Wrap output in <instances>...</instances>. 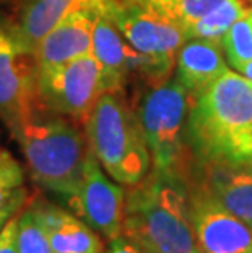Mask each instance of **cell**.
<instances>
[{
  "label": "cell",
  "mask_w": 252,
  "mask_h": 253,
  "mask_svg": "<svg viewBox=\"0 0 252 253\" xmlns=\"http://www.w3.org/2000/svg\"><path fill=\"white\" fill-rule=\"evenodd\" d=\"M189 173L151 170L125 195L121 235L144 253H194Z\"/></svg>",
  "instance_id": "6da1fadb"
},
{
  "label": "cell",
  "mask_w": 252,
  "mask_h": 253,
  "mask_svg": "<svg viewBox=\"0 0 252 253\" xmlns=\"http://www.w3.org/2000/svg\"><path fill=\"white\" fill-rule=\"evenodd\" d=\"M194 160L243 159L252 145V82L228 69L190 101L185 126Z\"/></svg>",
  "instance_id": "7a4b0ae2"
},
{
  "label": "cell",
  "mask_w": 252,
  "mask_h": 253,
  "mask_svg": "<svg viewBox=\"0 0 252 253\" xmlns=\"http://www.w3.org/2000/svg\"><path fill=\"white\" fill-rule=\"evenodd\" d=\"M12 134L25 155L30 175L40 186L66 199L79 185L90 152L79 129L41 106L13 125Z\"/></svg>",
  "instance_id": "3957f363"
},
{
  "label": "cell",
  "mask_w": 252,
  "mask_h": 253,
  "mask_svg": "<svg viewBox=\"0 0 252 253\" xmlns=\"http://www.w3.org/2000/svg\"><path fill=\"white\" fill-rule=\"evenodd\" d=\"M84 126L90 150L115 181L131 186L149 173L152 162L141 123L121 93H101Z\"/></svg>",
  "instance_id": "277c9868"
},
{
  "label": "cell",
  "mask_w": 252,
  "mask_h": 253,
  "mask_svg": "<svg viewBox=\"0 0 252 253\" xmlns=\"http://www.w3.org/2000/svg\"><path fill=\"white\" fill-rule=\"evenodd\" d=\"M146 85L135 110L151 154L152 169L187 175L192 164L185 136L189 93L172 75Z\"/></svg>",
  "instance_id": "5b68a950"
},
{
  "label": "cell",
  "mask_w": 252,
  "mask_h": 253,
  "mask_svg": "<svg viewBox=\"0 0 252 253\" xmlns=\"http://www.w3.org/2000/svg\"><path fill=\"white\" fill-rule=\"evenodd\" d=\"M101 93L103 79L92 52L38 71L40 105L56 115L84 120Z\"/></svg>",
  "instance_id": "8992f818"
},
{
  "label": "cell",
  "mask_w": 252,
  "mask_h": 253,
  "mask_svg": "<svg viewBox=\"0 0 252 253\" xmlns=\"http://www.w3.org/2000/svg\"><path fill=\"white\" fill-rule=\"evenodd\" d=\"M189 206L200 253H252V229L224 208L200 178L189 171Z\"/></svg>",
  "instance_id": "52a82bcc"
},
{
  "label": "cell",
  "mask_w": 252,
  "mask_h": 253,
  "mask_svg": "<svg viewBox=\"0 0 252 253\" xmlns=\"http://www.w3.org/2000/svg\"><path fill=\"white\" fill-rule=\"evenodd\" d=\"M38 71L35 51L0 25V118L8 127L40 108Z\"/></svg>",
  "instance_id": "ba28073f"
},
{
  "label": "cell",
  "mask_w": 252,
  "mask_h": 253,
  "mask_svg": "<svg viewBox=\"0 0 252 253\" xmlns=\"http://www.w3.org/2000/svg\"><path fill=\"white\" fill-rule=\"evenodd\" d=\"M126 191L108 180L92 150L87 155L84 173L76 191L66 198L79 219L99 234L113 240L121 235Z\"/></svg>",
  "instance_id": "9c48e42d"
},
{
  "label": "cell",
  "mask_w": 252,
  "mask_h": 253,
  "mask_svg": "<svg viewBox=\"0 0 252 253\" xmlns=\"http://www.w3.org/2000/svg\"><path fill=\"white\" fill-rule=\"evenodd\" d=\"M190 171L200 178L224 208L252 229V160H194Z\"/></svg>",
  "instance_id": "30bf717a"
},
{
  "label": "cell",
  "mask_w": 252,
  "mask_h": 253,
  "mask_svg": "<svg viewBox=\"0 0 252 253\" xmlns=\"http://www.w3.org/2000/svg\"><path fill=\"white\" fill-rule=\"evenodd\" d=\"M95 8L79 10L61 20L35 46L40 69L59 66L92 52V28Z\"/></svg>",
  "instance_id": "8fae6325"
},
{
  "label": "cell",
  "mask_w": 252,
  "mask_h": 253,
  "mask_svg": "<svg viewBox=\"0 0 252 253\" xmlns=\"http://www.w3.org/2000/svg\"><path fill=\"white\" fill-rule=\"evenodd\" d=\"M175 74L190 101L202 95L210 85L228 71L223 44L219 40L189 38L177 52Z\"/></svg>",
  "instance_id": "7c38bea8"
},
{
  "label": "cell",
  "mask_w": 252,
  "mask_h": 253,
  "mask_svg": "<svg viewBox=\"0 0 252 253\" xmlns=\"http://www.w3.org/2000/svg\"><path fill=\"white\" fill-rule=\"evenodd\" d=\"M33 209L54 253H101L105 250L97 230L77 216L48 203H36Z\"/></svg>",
  "instance_id": "4fadbf2b"
},
{
  "label": "cell",
  "mask_w": 252,
  "mask_h": 253,
  "mask_svg": "<svg viewBox=\"0 0 252 253\" xmlns=\"http://www.w3.org/2000/svg\"><path fill=\"white\" fill-rule=\"evenodd\" d=\"M105 0H25L21 5L15 33L35 51V46L61 20L79 10L97 8Z\"/></svg>",
  "instance_id": "5bb4252c"
},
{
  "label": "cell",
  "mask_w": 252,
  "mask_h": 253,
  "mask_svg": "<svg viewBox=\"0 0 252 253\" xmlns=\"http://www.w3.org/2000/svg\"><path fill=\"white\" fill-rule=\"evenodd\" d=\"M252 10V0H224L221 5L211 10L202 20H198L187 31L189 38H202V40H219L226 35L238 20L246 17Z\"/></svg>",
  "instance_id": "9a60e30c"
},
{
  "label": "cell",
  "mask_w": 252,
  "mask_h": 253,
  "mask_svg": "<svg viewBox=\"0 0 252 253\" xmlns=\"http://www.w3.org/2000/svg\"><path fill=\"white\" fill-rule=\"evenodd\" d=\"M149 2L164 17L179 25L187 35V31L198 20L221 5L224 0H149Z\"/></svg>",
  "instance_id": "2e32d148"
},
{
  "label": "cell",
  "mask_w": 252,
  "mask_h": 253,
  "mask_svg": "<svg viewBox=\"0 0 252 253\" xmlns=\"http://www.w3.org/2000/svg\"><path fill=\"white\" fill-rule=\"evenodd\" d=\"M221 44L226 61L233 69L252 61V10L226 31Z\"/></svg>",
  "instance_id": "e0dca14e"
},
{
  "label": "cell",
  "mask_w": 252,
  "mask_h": 253,
  "mask_svg": "<svg viewBox=\"0 0 252 253\" xmlns=\"http://www.w3.org/2000/svg\"><path fill=\"white\" fill-rule=\"evenodd\" d=\"M17 245L18 253H54L33 206L18 214Z\"/></svg>",
  "instance_id": "ac0fdd59"
},
{
  "label": "cell",
  "mask_w": 252,
  "mask_h": 253,
  "mask_svg": "<svg viewBox=\"0 0 252 253\" xmlns=\"http://www.w3.org/2000/svg\"><path fill=\"white\" fill-rule=\"evenodd\" d=\"M25 173L21 165L7 150L0 149V208L23 188Z\"/></svg>",
  "instance_id": "d6986e66"
},
{
  "label": "cell",
  "mask_w": 252,
  "mask_h": 253,
  "mask_svg": "<svg viewBox=\"0 0 252 253\" xmlns=\"http://www.w3.org/2000/svg\"><path fill=\"white\" fill-rule=\"evenodd\" d=\"M21 211H23V209H21ZM18 214H15V216L5 224L2 232H0V253H18V245H17Z\"/></svg>",
  "instance_id": "ffe728a7"
},
{
  "label": "cell",
  "mask_w": 252,
  "mask_h": 253,
  "mask_svg": "<svg viewBox=\"0 0 252 253\" xmlns=\"http://www.w3.org/2000/svg\"><path fill=\"white\" fill-rule=\"evenodd\" d=\"M26 199H28V191H26L25 188H21L8 203H5L3 206L0 208V232H2V229L5 227V224H7L15 214H18L21 209H23Z\"/></svg>",
  "instance_id": "44dd1931"
},
{
  "label": "cell",
  "mask_w": 252,
  "mask_h": 253,
  "mask_svg": "<svg viewBox=\"0 0 252 253\" xmlns=\"http://www.w3.org/2000/svg\"><path fill=\"white\" fill-rule=\"evenodd\" d=\"M106 253H144L138 245L133 244L131 240H128L126 237H116V239L110 240L108 250Z\"/></svg>",
  "instance_id": "7402d4cb"
},
{
  "label": "cell",
  "mask_w": 252,
  "mask_h": 253,
  "mask_svg": "<svg viewBox=\"0 0 252 253\" xmlns=\"http://www.w3.org/2000/svg\"><path fill=\"white\" fill-rule=\"evenodd\" d=\"M234 71H236V72H239L241 75H243V77H246V79L251 80V82H252V61L241 64V66H239V67H236Z\"/></svg>",
  "instance_id": "603a6c76"
},
{
  "label": "cell",
  "mask_w": 252,
  "mask_h": 253,
  "mask_svg": "<svg viewBox=\"0 0 252 253\" xmlns=\"http://www.w3.org/2000/svg\"><path fill=\"white\" fill-rule=\"evenodd\" d=\"M241 160H252V145L248 149V152H246V155Z\"/></svg>",
  "instance_id": "cb8c5ba5"
},
{
  "label": "cell",
  "mask_w": 252,
  "mask_h": 253,
  "mask_svg": "<svg viewBox=\"0 0 252 253\" xmlns=\"http://www.w3.org/2000/svg\"><path fill=\"white\" fill-rule=\"evenodd\" d=\"M194 253H200V252H198V250H195V252H194Z\"/></svg>",
  "instance_id": "d4e9b609"
}]
</instances>
